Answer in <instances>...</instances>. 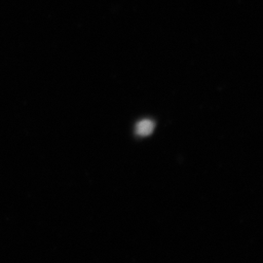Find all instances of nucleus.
I'll list each match as a JSON object with an SVG mask.
<instances>
[{"instance_id":"nucleus-1","label":"nucleus","mask_w":263,"mask_h":263,"mask_svg":"<svg viewBox=\"0 0 263 263\" xmlns=\"http://www.w3.org/2000/svg\"><path fill=\"white\" fill-rule=\"evenodd\" d=\"M154 129V124L151 120H142L137 125V134L139 136H148Z\"/></svg>"}]
</instances>
